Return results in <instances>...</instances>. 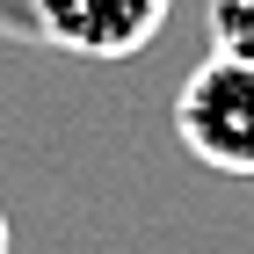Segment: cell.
<instances>
[{"label":"cell","mask_w":254,"mask_h":254,"mask_svg":"<svg viewBox=\"0 0 254 254\" xmlns=\"http://www.w3.org/2000/svg\"><path fill=\"white\" fill-rule=\"evenodd\" d=\"M211 51L254 65V0H211Z\"/></svg>","instance_id":"obj_3"},{"label":"cell","mask_w":254,"mask_h":254,"mask_svg":"<svg viewBox=\"0 0 254 254\" xmlns=\"http://www.w3.org/2000/svg\"><path fill=\"white\" fill-rule=\"evenodd\" d=\"M167 7L175 0H29L44 44H59L73 59H102V65L138 59L167 29Z\"/></svg>","instance_id":"obj_2"},{"label":"cell","mask_w":254,"mask_h":254,"mask_svg":"<svg viewBox=\"0 0 254 254\" xmlns=\"http://www.w3.org/2000/svg\"><path fill=\"white\" fill-rule=\"evenodd\" d=\"M0 254H7V211H0Z\"/></svg>","instance_id":"obj_4"},{"label":"cell","mask_w":254,"mask_h":254,"mask_svg":"<svg viewBox=\"0 0 254 254\" xmlns=\"http://www.w3.org/2000/svg\"><path fill=\"white\" fill-rule=\"evenodd\" d=\"M175 131L203 167L254 182V65L211 51L175 95Z\"/></svg>","instance_id":"obj_1"}]
</instances>
